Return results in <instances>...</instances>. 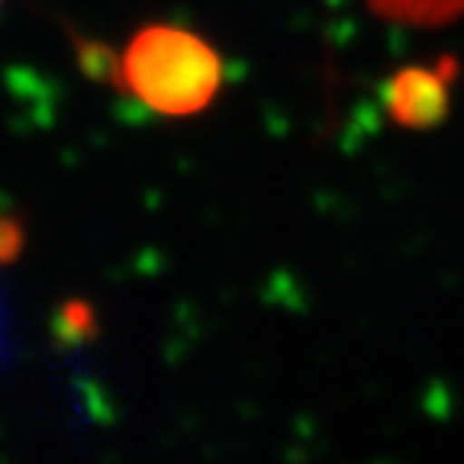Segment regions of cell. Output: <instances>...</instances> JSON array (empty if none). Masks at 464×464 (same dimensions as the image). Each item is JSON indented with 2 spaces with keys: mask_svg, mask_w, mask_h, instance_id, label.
Segmentation results:
<instances>
[{
  "mask_svg": "<svg viewBox=\"0 0 464 464\" xmlns=\"http://www.w3.org/2000/svg\"><path fill=\"white\" fill-rule=\"evenodd\" d=\"M226 68L200 33L174 23L142 26L116 62L123 94L168 120L197 116L217 101Z\"/></svg>",
  "mask_w": 464,
  "mask_h": 464,
  "instance_id": "1",
  "label": "cell"
},
{
  "mask_svg": "<svg viewBox=\"0 0 464 464\" xmlns=\"http://www.w3.org/2000/svg\"><path fill=\"white\" fill-rule=\"evenodd\" d=\"M387 110L406 130H429L442 123L449 110V78L439 68H410L397 74L387 91Z\"/></svg>",
  "mask_w": 464,
  "mask_h": 464,
  "instance_id": "2",
  "label": "cell"
},
{
  "mask_svg": "<svg viewBox=\"0 0 464 464\" xmlns=\"http://www.w3.org/2000/svg\"><path fill=\"white\" fill-rule=\"evenodd\" d=\"M384 20L406 26H442L464 16V0H368Z\"/></svg>",
  "mask_w": 464,
  "mask_h": 464,
  "instance_id": "3",
  "label": "cell"
}]
</instances>
